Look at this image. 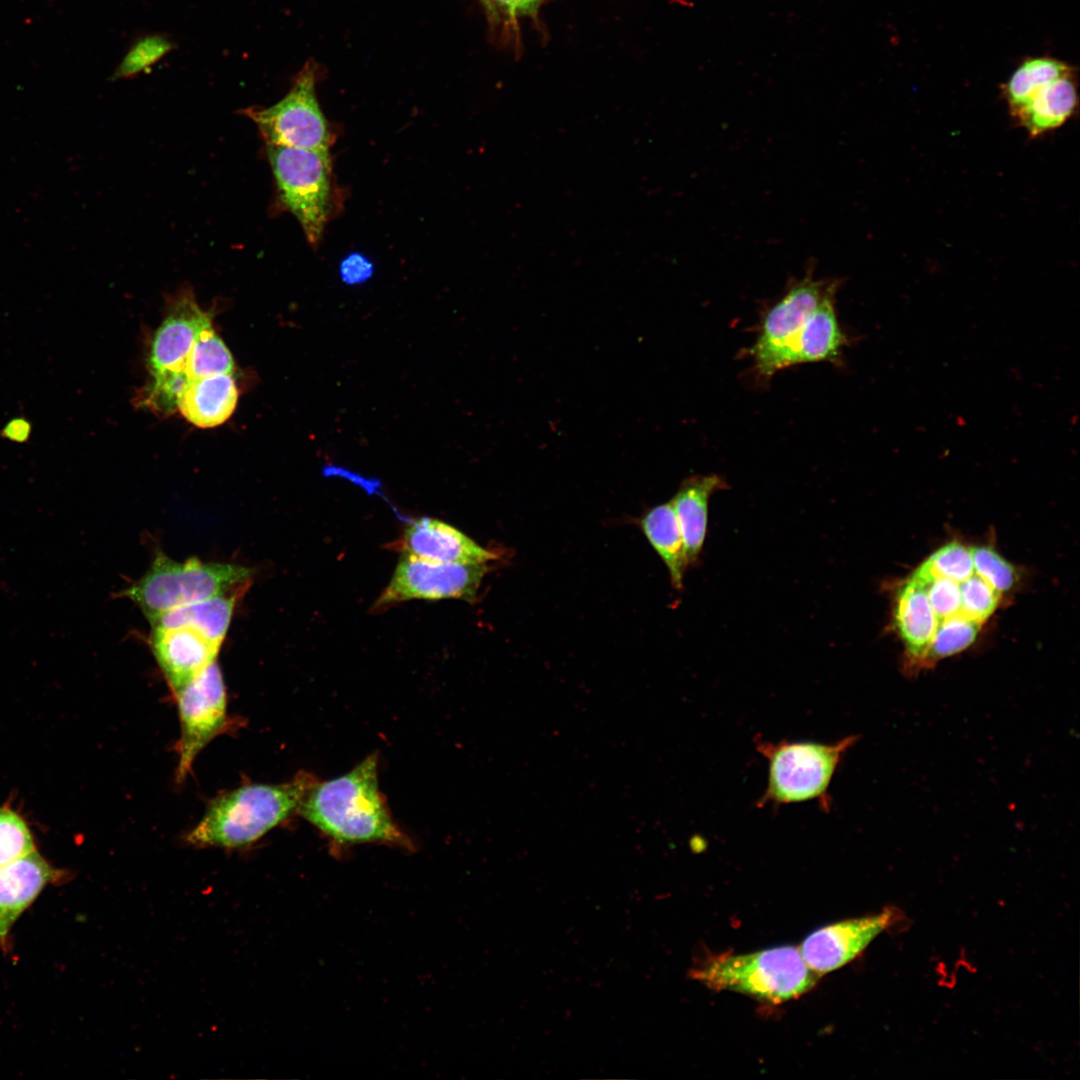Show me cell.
<instances>
[{
	"label": "cell",
	"instance_id": "6da1fadb",
	"mask_svg": "<svg viewBox=\"0 0 1080 1080\" xmlns=\"http://www.w3.org/2000/svg\"><path fill=\"white\" fill-rule=\"evenodd\" d=\"M378 759L365 758L338 778L314 783L298 810L334 844L335 850L359 843H384L412 850L409 838L392 820L378 788Z\"/></svg>",
	"mask_w": 1080,
	"mask_h": 1080
},
{
	"label": "cell",
	"instance_id": "7a4b0ae2",
	"mask_svg": "<svg viewBox=\"0 0 1080 1080\" xmlns=\"http://www.w3.org/2000/svg\"><path fill=\"white\" fill-rule=\"evenodd\" d=\"M315 779L305 772L281 784H249L214 799L186 840L198 847L240 848L258 841L298 809Z\"/></svg>",
	"mask_w": 1080,
	"mask_h": 1080
},
{
	"label": "cell",
	"instance_id": "3957f363",
	"mask_svg": "<svg viewBox=\"0 0 1080 1080\" xmlns=\"http://www.w3.org/2000/svg\"><path fill=\"white\" fill-rule=\"evenodd\" d=\"M859 736H846L836 742L755 740L756 749L767 761L766 788L757 806L814 801L823 812L832 807L830 785L846 752Z\"/></svg>",
	"mask_w": 1080,
	"mask_h": 1080
},
{
	"label": "cell",
	"instance_id": "277c9868",
	"mask_svg": "<svg viewBox=\"0 0 1080 1080\" xmlns=\"http://www.w3.org/2000/svg\"><path fill=\"white\" fill-rule=\"evenodd\" d=\"M690 976L715 991L741 993L771 1004L796 999L820 977L804 961L798 947H774L747 954L710 958Z\"/></svg>",
	"mask_w": 1080,
	"mask_h": 1080
},
{
	"label": "cell",
	"instance_id": "5b68a950",
	"mask_svg": "<svg viewBox=\"0 0 1080 1080\" xmlns=\"http://www.w3.org/2000/svg\"><path fill=\"white\" fill-rule=\"evenodd\" d=\"M251 573L238 564L177 561L159 551L144 575L122 594L153 623L172 609L248 588Z\"/></svg>",
	"mask_w": 1080,
	"mask_h": 1080
},
{
	"label": "cell",
	"instance_id": "8992f818",
	"mask_svg": "<svg viewBox=\"0 0 1080 1080\" xmlns=\"http://www.w3.org/2000/svg\"><path fill=\"white\" fill-rule=\"evenodd\" d=\"M266 146L281 206L296 218L307 241L318 244L335 202L330 153Z\"/></svg>",
	"mask_w": 1080,
	"mask_h": 1080
},
{
	"label": "cell",
	"instance_id": "52a82bcc",
	"mask_svg": "<svg viewBox=\"0 0 1080 1080\" xmlns=\"http://www.w3.org/2000/svg\"><path fill=\"white\" fill-rule=\"evenodd\" d=\"M839 284L838 279L814 278L809 268L768 308L749 352L761 377L770 378L788 368L790 351L807 319L826 296L837 292Z\"/></svg>",
	"mask_w": 1080,
	"mask_h": 1080
},
{
	"label": "cell",
	"instance_id": "ba28073f",
	"mask_svg": "<svg viewBox=\"0 0 1080 1080\" xmlns=\"http://www.w3.org/2000/svg\"><path fill=\"white\" fill-rule=\"evenodd\" d=\"M315 68L307 64L290 91L272 106L249 107L242 114L257 126L266 145L330 152L332 134L315 91Z\"/></svg>",
	"mask_w": 1080,
	"mask_h": 1080
},
{
	"label": "cell",
	"instance_id": "9c48e42d",
	"mask_svg": "<svg viewBox=\"0 0 1080 1080\" xmlns=\"http://www.w3.org/2000/svg\"><path fill=\"white\" fill-rule=\"evenodd\" d=\"M181 725L176 781L183 782L203 748L227 723V695L215 661L175 694Z\"/></svg>",
	"mask_w": 1080,
	"mask_h": 1080
},
{
	"label": "cell",
	"instance_id": "30bf717a",
	"mask_svg": "<svg viewBox=\"0 0 1080 1080\" xmlns=\"http://www.w3.org/2000/svg\"><path fill=\"white\" fill-rule=\"evenodd\" d=\"M487 572L486 563H438L403 552L390 583L373 609L412 599L473 601Z\"/></svg>",
	"mask_w": 1080,
	"mask_h": 1080
},
{
	"label": "cell",
	"instance_id": "8fae6325",
	"mask_svg": "<svg viewBox=\"0 0 1080 1080\" xmlns=\"http://www.w3.org/2000/svg\"><path fill=\"white\" fill-rule=\"evenodd\" d=\"M151 625V649L174 694L216 661L222 643L198 625L165 617Z\"/></svg>",
	"mask_w": 1080,
	"mask_h": 1080
},
{
	"label": "cell",
	"instance_id": "7c38bea8",
	"mask_svg": "<svg viewBox=\"0 0 1080 1080\" xmlns=\"http://www.w3.org/2000/svg\"><path fill=\"white\" fill-rule=\"evenodd\" d=\"M894 920V912L886 909L878 914L836 922L808 935L799 950L808 967L822 976L855 959Z\"/></svg>",
	"mask_w": 1080,
	"mask_h": 1080
},
{
	"label": "cell",
	"instance_id": "4fadbf2b",
	"mask_svg": "<svg viewBox=\"0 0 1080 1080\" xmlns=\"http://www.w3.org/2000/svg\"><path fill=\"white\" fill-rule=\"evenodd\" d=\"M211 324V315L198 305L191 292L179 295L154 333L149 355L151 375L184 372L187 355L202 330Z\"/></svg>",
	"mask_w": 1080,
	"mask_h": 1080
},
{
	"label": "cell",
	"instance_id": "5bb4252c",
	"mask_svg": "<svg viewBox=\"0 0 1080 1080\" xmlns=\"http://www.w3.org/2000/svg\"><path fill=\"white\" fill-rule=\"evenodd\" d=\"M396 545L402 552L438 563L478 564L496 558L453 526L427 517L411 521Z\"/></svg>",
	"mask_w": 1080,
	"mask_h": 1080
},
{
	"label": "cell",
	"instance_id": "9a60e30c",
	"mask_svg": "<svg viewBox=\"0 0 1080 1080\" xmlns=\"http://www.w3.org/2000/svg\"><path fill=\"white\" fill-rule=\"evenodd\" d=\"M55 869L36 850L0 866V944L5 946L13 924L47 884L58 880Z\"/></svg>",
	"mask_w": 1080,
	"mask_h": 1080
},
{
	"label": "cell",
	"instance_id": "2e32d148",
	"mask_svg": "<svg viewBox=\"0 0 1080 1080\" xmlns=\"http://www.w3.org/2000/svg\"><path fill=\"white\" fill-rule=\"evenodd\" d=\"M894 619L907 651V672L923 668V661L938 625L923 583L913 574L898 590Z\"/></svg>",
	"mask_w": 1080,
	"mask_h": 1080
},
{
	"label": "cell",
	"instance_id": "e0dca14e",
	"mask_svg": "<svg viewBox=\"0 0 1080 1080\" xmlns=\"http://www.w3.org/2000/svg\"><path fill=\"white\" fill-rule=\"evenodd\" d=\"M727 488L716 474L697 475L683 482L670 501L675 511L685 546L688 565H695L707 533L708 506L711 496Z\"/></svg>",
	"mask_w": 1080,
	"mask_h": 1080
},
{
	"label": "cell",
	"instance_id": "ac0fdd59",
	"mask_svg": "<svg viewBox=\"0 0 1080 1080\" xmlns=\"http://www.w3.org/2000/svg\"><path fill=\"white\" fill-rule=\"evenodd\" d=\"M1077 107V81L1073 70L1041 87L1011 116L1018 126L1035 138L1061 127Z\"/></svg>",
	"mask_w": 1080,
	"mask_h": 1080
},
{
	"label": "cell",
	"instance_id": "d6986e66",
	"mask_svg": "<svg viewBox=\"0 0 1080 1080\" xmlns=\"http://www.w3.org/2000/svg\"><path fill=\"white\" fill-rule=\"evenodd\" d=\"M836 292L826 296L801 329L788 358V367L811 362L839 360L847 335L835 308Z\"/></svg>",
	"mask_w": 1080,
	"mask_h": 1080
},
{
	"label": "cell",
	"instance_id": "ffe728a7",
	"mask_svg": "<svg viewBox=\"0 0 1080 1080\" xmlns=\"http://www.w3.org/2000/svg\"><path fill=\"white\" fill-rule=\"evenodd\" d=\"M238 390L232 374H218L190 381L178 398L177 410L192 424L211 428L233 413Z\"/></svg>",
	"mask_w": 1080,
	"mask_h": 1080
},
{
	"label": "cell",
	"instance_id": "44dd1931",
	"mask_svg": "<svg viewBox=\"0 0 1080 1080\" xmlns=\"http://www.w3.org/2000/svg\"><path fill=\"white\" fill-rule=\"evenodd\" d=\"M641 528L670 575L672 586L681 590L689 566L681 529L671 502L650 509L640 521Z\"/></svg>",
	"mask_w": 1080,
	"mask_h": 1080
},
{
	"label": "cell",
	"instance_id": "7402d4cb",
	"mask_svg": "<svg viewBox=\"0 0 1080 1080\" xmlns=\"http://www.w3.org/2000/svg\"><path fill=\"white\" fill-rule=\"evenodd\" d=\"M1071 71L1073 68L1069 64L1049 56L1023 60L1001 86L1010 115L1025 105L1041 87Z\"/></svg>",
	"mask_w": 1080,
	"mask_h": 1080
},
{
	"label": "cell",
	"instance_id": "603a6c76",
	"mask_svg": "<svg viewBox=\"0 0 1080 1080\" xmlns=\"http://www.w3.org/2000/svg\"><path fill=\"white\" fill-rule=\"evenodd\" d=\"M234 360L212 324L202 330L184 361L189 382L218 374H232Z\"/></svg>",
	"mask_w": 1080,
	"mask_h": 1080
},
{
	"label": "cell",
	"instance_id": "cb8c5ba5",
	"mask_svg": "<svg viewBox=\"0 0 1080 1080\" xmlns=\"http://www.w3.org/2000/svg\"><path fill=\"white\" fill-rule=\"evenodd\" d=\"M981 623L964 615H956L937 625L923 661V668L968 648L980 630Z\"/></svg>",
	"mask_w": 1080,
	"mask_h": 1080
},
{
	"label": "cell",
	"instance_id": "d4e9b609",
	"mask_svg": "<svg viewBox=\"0 0 1080 1080\" xmlns=\"http://www.w3.org/2000/svg\"><path fill=\"white\" fill-rule=\"evenodd\" d=\"M913 575L923 583L938 624L953 616L963 615L959 582L933 574L924 563Z\"/></svg>",
	"mask_w": 1080,
	"mask_h": 1080
},
{
	"label": "cell",
	"instance_id": "484cf974",
	"mask_svg": "<svg viewBox=\"0 0 1080 1080\" xmlns=\"http://www.w3.org/2000/svg\"><path fill=\"white\" fill-rule=\"evenodd\" d=\"M34 850V838L24 818L13 809L0 806V866Z\"/></svg>",
	"mask_w": 1080,
	"mask_h": 1080
},
{
	"label": "cell",
	"instance_id": "4316f807",
	"mask_svg": "<svg viewBox=\"0 0 1080 1080\" xmlns=\"http://www.w3.org/2000/svg\"><path fill=\"white\" fill-rule=\"evenodd\" d=\"M961 609L964 616L983 624L994 612L1001 594L975 571L963 581H959Z\"/></svg>",
	"mask_w": 1080,
	"mask_h": 1080
},
{
	"label": "cell",
	"instance_id": "83f0119b",
	"mask_svg": "<svg viewBox=\"0 0 1080 1080\" xmlns=\"http://www.w3.org/2000/svg\"><path fill=\"white\" fill-rule=\"evenodd\" d=\"M936 575L963 581L974 573L971 547L958 542L948 543L923 562Z\"/></svg>",
	"mask_w": 1080,
	"mask_h": 1080
},
{
	"label": "cell",
	"instance_id": "f1b7e54d",
	"mask_svg": "<svg viewBox=\"0 0 1080 1080\" xmlns=\"http://www.w3.org/2000/svg\"><path fill=\"white\" fill-rule=\"evenodd\" d=\"M974 571L1000 594L1010 590L1017 575L1014 567L990 547H971Z\"/></svg>",
	"mask_w": 1080,
	"mask_h": 1080
},
{
	"label": "cell",
	"instance_id": "f546056e",
	"mask_svg": "<svg viewBox=\"0 0 1080 1080\" xmlns=\"http://www.w3.org/2000/svg\"><path fill=\"white\" fill-rule=\"evenodd\" d=\"M167 49L160 39H147L135 47L117 71L119 76L136 73L153 63Z\"/></svg>",
	"mask_w": 1080,
	"mask_h": 1080
},
{
	"label": "cell",
	"instance_id": "4dcf8cb0",
	"mask_svg": "<svg viewBox=\"0 0 1080 1080\" xmlns=\"http://www.w3.org/2000/svg\"><path fill=\"white\" fill-rule=\"evenodd\" d=\"M339 273L345 284L359 285L371 278L373 265L365 256L351 254L341 262Z\"/></svg>",
	"mask_w": 1080,
	"mask_h": 1080
},
{
	"label": "cell",
	"instance_id": "1f68e13d",
	"mask_svg": "<svg viewBox=\"0 0 1080 1080\" xmlns=\"http://www.w3.org/2000/svg\"><path fill=\"white\" fill-rule=\"evenodd\" d=\"M541 0H488L503 12L510 16L529 12L535 8Z\"/></svg>",
	"mask_w": 1080,
	"mask_h": 1080
}]
</instances>
